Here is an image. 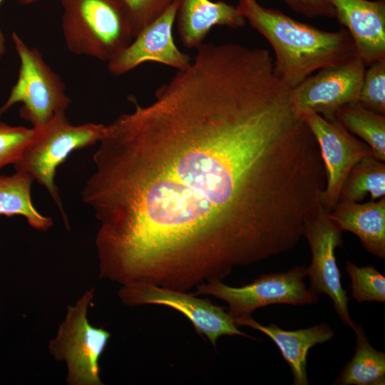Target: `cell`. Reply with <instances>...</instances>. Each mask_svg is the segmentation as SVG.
I'll use <instances>...</instances> for the list:
<instances>
[{"mask_svg":"<svg viewBox=\"0 0 385 385\" xmlns=\"http://www.w3.org/2000/svg\"><path fill=\"white\" fill-rule=\"evenodd\" d=\"M175 21L180 40L188 48L202 45L214 26L237 29L247 23L236 6L210 0H179Z\"/></svg>","mask_w":385,"mask_h":385,"instance_id":"obj_15","label":"cell"},{"mask_svg":"<svg viewBox=\"0 0 385 385\" xmlns=\"http://www.w3.org/2000/svg\"><path fill=\"white\" fill-rule=\"evenodd\" d=\"M305 277L307 267L294 266L287 272L261 274L252 283L239 287H230L220 280L202 283L196 287L193 294L210 295L224 301L234 320L252 316L255 309L270 304L317 303V294L307 288Z\"/></svg>","mask_w":385,"mask_h":385,"instance_id":"obj_7","label":"cell"},{"mask_svg":"<svg viewBox=\"0 0 385 385\" xmlns=\"http://www.w3.org/2000/svg\"><path fill=\"white\" fill-rule=\"evenodd\" d=\"M335 118L351 134L371 148L373 156L385 160V115L364 107L359 101L348 103L335 113Z\"/></svg>","mask_w":385,"mask_h":385,"instance_id":"obj_19","label":"cell"},{"mask_svg":"<svg viewBox=\"0 0 385 385\" xmlns=\"http://www.w3.org/2000/svg\"><path fill=\"white\" fill-rule=\"evenodd\" d=\"M366 66L359 56L334 66L323 68L310 75L291 90L296 113L308 111L327 120L335 119L341 107L357 101Z\"/></svg>","mask_w":385,"mask_h":385,"instance_id":"obj_10","label":"cell"},{"mask_svg":"<svg viewBox=\"0 0 385 385\" xmlns=\"http://www.w3.org/2000/svg\"><path fill=\"white\" fill-rule=\"evenodd\" d=\"M106 126L93 123L73 125L68 121L66 113L58 114L46 125L35 128V136L14 164L17 172L31 175L46 188L58 205L67 227V217L55 184L56 168L72 151L99 142Z\"/></svg>","mask_w":385,"mask_h":385,"instance_id":"obj_4","label":"cell"},{"mask_svg":"<svg viewBox=\"0 0 385 385\" xmlns=\"http://www.w3.org/2000/svg\"><path fill=\"white\" fill-rule=\"evenodd\" d=\"M368 193L371 200L385 197V164L374 156L363 158L351 170L339 202H359Z\"/></svg>","mask_w":385,"mask_h":385,"instance_id":"obj_20","label":"cell"},{"mask_svg":"<svg viewBox=\"0 0 385 385\" xmlns=\"http://www.w3.org/2000/svg\"><path fill=\"white\" fill-rule=\"evenodd\" d=\"M235 324L247 326L268 336L278 346L284 359L290 367L293 384H309L307 374V358L310 349L329 341L334 335L327 324H319L293 331L284 330L276 324L262 325L252 316L234 319Z\"/></svg>","mask_w":385,"mask_h":385,"instance_id":"obj_14","label":"cell"},{"mask_svg":"<svg viewBox=\"0 0 385 385\" xmlns=\"http://www.w3.org/2000/svg\"><path fill=\"white\" fill-rule=\"evenodd\" d=\"M120 301L128 306L158 304L183 313L192 324L196 332L205 336L214 348L220 337L239 335L255 339L240 331L232 317L220 307L193 293L173 290L147 284L121 286L118 291Z\"/></svg>","mask_w":385,"mask_h":385,"instance_id":"obj_8","label":"cell"},{"mask_svg":"<svg viewBox=\"0 0 385 385\" xmlns=\"http://www.w3.org/2000/svg\"><path fill=\"white\" fill-rule=\"evenodd\" d=\"M295 12L307 18H334L335 12L329 0H284Z\"/></svg>","mask_w":385,"mask_h":385,"instance_id":"obj_25","label":"cell"},{"mask_svg":"<svg viewBox=\"0 0 385 385\" xmlns=\"http://www.w3.org/2000/svg\"><path fill=\"white\" fill-rule=\"evenodd\" d=\"M302 118L319 148L326 173V185L319 200L331 212L339 202L351 170L363 158L373 156V153L365 142L358 140L336 118L327 120L312 111L304 113Z\"/></svg>","mask_w":385,"mask_h":385,"instance_id":"obj_11","label":"cell"},{"mask_svg":"<svg viewBox=\"0 0 385 385\" xmlns=\"http://www.w3.org/2000/svg\"><path fill=\"white\" fill-rule=\"evenodd\" d=\"M179 0H175L158 18L145 26L132 42L108 62L115 76L125 74L145 62H156L177 71L189 66L190 57L176 46L173 36Z\"/></svg>","mask_w":385,"mask_h":385,"instance_id":"obj_12","label":"cell"},{"mask_svg":"<svg viewBox=\"0 0 385 385\" xmlns=\"http://www.w3.org/2000/svg\"><path fill=\"white\" fill-rule=\"evenodd\" d=\"M81 192L99 277L188 292L294 248L319 204L317 142L272 64L205 44L106 125Z\"/></svg>","mask_w":385,"mask_h":385,"instance_id":"obj_1","label":"cell"},{"mask_svg":"<svg viewBox=\"0 0 385 385\" xmlns=\"http://www.w3.org/2000/svg\"><path fill=\"white\" fill-rule=\"evenodd\" d=\"M4 0H0V4H1V2L3 1ZM5 51H6V47H5V37L4 36V34L3 32L1 31V30L0 29V60L2 57V56L5 53Z\"/></svg>","mask_w":385,"mask_h":385,"instance_id":"obj_26","label":"cell"},{"mask_svg":"<svg viewBox=\"0 0 385 385\" xmlns=\"http://www.w3.org/2000/svg\"><path fill=\"white\" fill-rule=\"evenodd\" d=\"M61 2L63 36L71 52L108 62L132 42V29L119 0Z\"/></svg>","mask_w":385,"mask_h":385,"instance_id":"obj_3","label":"cell"},{"mask_svg":"<svg viewBox=\"0 0 385 385\" xmlns=\"http://www.w3.org/2000/svg\"><path fill=\"white\" fill-rule=\"evenodd\" d=\"M11 38L20 67L17 81L0 107V116L14 104L21 103L20 116L34 128H41L58 114L66 113L71 101L61 77L46 63L38 50L29 47L15 31Z\"/></svg>","mask_w":385,"mask_h":385,"instance_id":"obj_5","label":"cell"},{"mask_svg":"<svg viewBox=\"0 0 385 385\" xmlns=\"http://www.w3.org/2000/svg\"><path fill=\"white\" fill-rule=\"evenodd\" d=\"M134 37L162 15L175 0H119Z\"/></svg>","mask_w":385,"mask_h":385,"instance_id":"obj_24","label":"cell"},{"mask_svg":"<svg viewBox=\"0 0 385 385\" xmlns=\"http://www.w3.org/2000/svg\"><path fill=\"white\" fill-rule=\"evenodd\" d=\"M365 66L385 58V0H329Z\"/></svg>","mask_w":385,"mask_h":385,"instance_id":"obj_13","label":"cell"},{"mask_svg":"<svg viewBox=\"0 0 385 385\" xmlns=\"http://www.w3.org/2000/svg\"><path fill=\"white\" fill-rule=\"evenodd\" d=\"M34 178L25 173L0 175V215L24 216L33 228L46 231L53 225L51 217L41 215L34 206L31 188Z\"/></svg>","mask_w":385,"mask_h":385,"instance_id":"obj_18","label":"cell"},{"mask_svg":"<svg viewBox=\"0 0 385 385\" xmlns=\"http://www.w3.org/2000/svg\"><path fill=\"white\" fill-rule=\"evenodd\" d=\"M239 13L270 43L276 68L294 88L321 68L342 64L358 56L354 41L345 28L321 30L266 8L257 0H238Z\"/></svg>","mask_w":385,"mask_h":385,"instance_id":"obj_2","label":"cell"},{"mask_svg":"<svg viewBox=\"0 0 385 385\" xmlns=\"http://www.w3.org/2000/svg\"><path fill=\"white\" fill-rule=\"evenodd\" d=\"M329 217L342 232L355 234L369 252L385 258V197L362 204L338 202Z\"/></svg>","mask_w":385,"mask_h":385,"instance_id":"obj_16","label":"cell"},{"mask_svg":"<svg viewBox=\"0 0 385 385\" xmlns=\"http://www.w3.org/2000/svg\"><path fill=\"white\" fill-rule=\"evenodd\" d=\"M345 269L351 280V296L357 302H385V277L373 265L358 267L347 261Z\"/></svg>","mask_w":385,"mask_h":385,"instance_id":"obj_21","label":"cell"},{"mask_svg":"<svg viewBox=\"0 0 385 385\" xmlns=\"http://www.w3.org/2000/svg\"><path fill=\"white\" fill-rule=\"evenodd\" d=\"M38 0H20V3L22 4H32Z\"/></svg>","mask_w":385,"mask_h":385,"instance_id":"obj_27","label":"cell"},{"mask_svg":"<svg viewBox=\"0 0 385 385\" xmlns=\"http://www.w3.org/2000/svg\"><path fill=\"white\" fill-rule=\"evenodd\" d=\"M94 287L86 290L73 306H68L64 320L48 344L51 354L66 362L69 385H102L99 360L111 334L90 324L87 313Z\"/></svg>","mask_w":385,"mask_h":385,"instance_id":"obj_6","label":"cell"},{"mask_svg":"<svg viewBox=\"0 0 385 385\" xmlns=\"http://www.w3.org/2000/svg\"><path fill=\"white\" fill-rule=\"evenodd\" d=\"M36 132L34 127L11 126L0 121V169L18 161Z\"/></svg>","mask_w":385,"mask_h":385,"instance_id":"obj_23","label":"cell"},{"mask_svg":"<svg viewBox=\"0 0 385 385\" xmlns=\"http://www.w3.org/2000/svg\"><path fill=\"white\" fill-rule=\"evenodd\" d=\"M329 214V211L320 203L304 228L303 237L307 238L312 252V262L307 267V276L310 279L309 289L317 295H328L341 320L352 329L356 322L349 315V299L342 287L335 255L337 247L343 245L342 234Z\"/></svg>","mask_w":385,"mask_h":385,"instance_id":"obj_9","label":"cell"},{"mask_svg":"<svg viewBox=\"0 0 385 385\" xmlns=\"http://www.w3.org/2000/svg\"><path fill=\"white\" fill-rule=\"evenodd\" d=\"M358 101L366 108L385 115V58L365 71Z\"/></svg>","mask_w":385,"mask_h":385,"instance_id":"obj_22","label":"cell"},{"mask_svg":"<svg viewBox=\"0 0 385 385\" xmlns=\"http://www.w3.org/2000/svg\"><path fill=\"white\" fill-rule=\"evenodd\" d=\"M352 329L356 336L355 354L333 384H385V354L370 344L362 325L356 323Z\"/></svg>","mask_w":385,"mask_h":385,"instance_id":"obj_17","label":"cell"}]
</instances>
